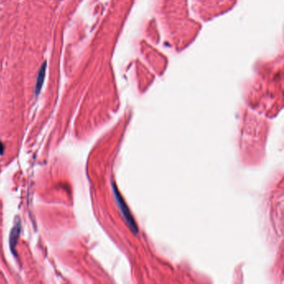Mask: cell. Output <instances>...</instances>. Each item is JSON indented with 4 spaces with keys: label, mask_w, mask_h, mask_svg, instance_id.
Segmentation results:
<instances>
[{
    "label": "cell",
    "mask_w": 284,
    "mask_h": 284,
    "mask_svg": "<svg viewBox=\"0 0 284 284\" xmlns=\"http://www.w3.org/2000/svg\"><path fill=\"white\" fill-rule=\"evenodd\" d=\"M46 68H47V62L44 61L43 62L42 66L40 67L39 73H38L36 85H35V94H36V96H38V95L39 94V92H41V89H42L43 81H44V78H45Z\"/></svg>",
    "instance_id": "3957f363"
},
{
    "label": "cell",
    "mask_w": 284,
    "mask_h": 284,
    "mask_svg": "<svg viewBox=\"0 0 284 284\" xmlns=\"http://www.w3.org/2000/svg\"><path fill=\"white\" fill-rule=\"evenodd\" d=\"M113 187L114 194H115L117 201H118L119 206H120V207H121V210H122V213H123L124 217H125V218H126V220H127V222L128 223V224H129L130 228H132V230L134 232V233H137V231H138L137 226L135 225V223L133 222V218H132V216H131L129 212H128V210L127 208V207H126V205H125L124 202L122 201V199L121 198V196L119 195V193L118 192V190H117V188L115 187V185H114V183L113 184Z\"/></svg>",
    "instance_id": "7a4b0ae2"
},
{
    "label": "cell",
    "mask_w": 284,
    "mask_h": 284,
    "mask_svg": "<svg viewBox=\"0 0 284 284\" xmlns=\"http://www.w3.org/2000/svg\"><path fill=\"white\" fill-rule=\"evenodd\" d=\"M21 232V220L20 218L17 217L14 220V225H13L12 230L10 232L9 235V247L13 254H16V246H17L18 239L19 237Z\"/></svg>",
    "instance_id": "6da1fadb"
},
{
    "label": "cell",
    "mask_w": 284,
    "mask_h": 284,
    "mask_svg": "<svg viewBox=\"0 0 284 284\" xmlns=\"http://www.w3.org/2000/svg\"><path fill=\"white\" fill-rule=\"evenodd\" d=\"M4 151V143L0 142V155H3Z\"/></svg>",
    "instance_id": "277c9868"
}]
</instances>
